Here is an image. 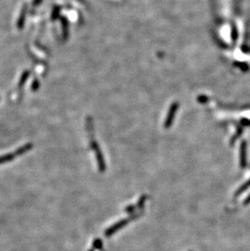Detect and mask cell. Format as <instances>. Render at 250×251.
<instances>
[{"label":"cell","instance_id":"5bb4252c","mask_svg":"<svg viewBox=\"0 0 250 251\" xmlns=\"http://www.w3.org/2000/svg\"><path fill=\"white\" fill-rule=\"evenodd\" d=\"M89 251H95V249H93V248H91V249H89Z\"/></svg>","mask_w":250,"mask_h":251},{"label":"cell","instance_id":"5b68a950","mask_svg":"<svg viewBox=\"0 0 250 251\" xmlns=\"http://www.w3.org/2000/svg\"><path fill=\"white\" fill-rule=\"evenodd\" d=\"M15 158H17V155H16L15 152L8 153V154H5L3 155H1L0 156V164L8 163L10 161L13 160Z\"/></svg>","mask_w":250,"mask_h":251},{"label":"cell","instance_id":"3957f363","mask_svg":"<svg viewBox=\"0 0 250 251\" xmlns=\"http://www.w3.org/2000/svg\"><path fill=\"white\" fill-rule=\"evenodd\" d=\"M246 148H247L246 142L245 141H243L241 144H240V167L242 168L245 167L246 163H247V160H246Z\"/></svg>","mask_w":250,"mask_h":251},{"label":"cell","instance_id":"8fae6325","mask_svg":"<svg viewBox=\"0 0 250 251\" xmlns=\"http://www.w3.org/2000/svg\"><path fill=\"white\" fill-rule=\"evenodd\" d=\"M136 206H133V205H130V206H127V208L125 209V211L127 212V213H129V214H132V213H133L134 212V210H136Z\"/></svg>","mask_w":250,"mask_h":251},{"label":"cell","instance_id":"6da1fadb","mask_svg":"<svg viewBox=\"0 0 250 251\" xmlns=\"http://www.w3.org/2000/svg\"><path fill=\"white\" fill-rule=\"evenodd\" d=\"M141 213H139V214H132V215L130 216V217H128V218H126V219H123V220H121L120 221H119V222L116 223L115 224H113L112 226H111L110 228H108L105 231V233H104V236L106 237H110L111 236H112V235H114L115 233L117 232V231L120 230V229H122V228H124L125 225H127L128 224V223L130 222V221H132L133 220H136V219L139 218L140 216H141Z\"/></svg>","mask_w":250,"mask_h":251},{"label":"cell","instance_id":"4fadbf2b","mask_svg":"<svg viewBox=\"0 0 250 251\" xmlns=\"http://www.w3.org/2000/svg\"><path fill=\"white\" fill-rule=\"evenodd\" d=\"M37 81H35V82H33V86H32V88H33V89H37Z\"/></svg>","mask_w":250,"mask_h":251},{"label":"cell","instance_id":"8992f818","mask_svg":"<svg viewBox=\"0 0 250 251\" xmlns=\"http://www.w3.org/2000/svg\"><path fill=\"white\" fill-rule=\"evenodd\" d=\"M26 9H27L26 6L24 7V8L22 9L21 15H20V17H19L18 21H17V28L20 29H22L23 26H24V24H25V16H26Z\"/></svg>","mask_w":250,"mask_h":251},{"label":"cell","instance_id":"7c38bea8","mask_svg":"<svg viewBox=\"0 0 250 251\" xmlns=\"http://www.w3.org/2000/svg\"><path fill=\"white\" fill-rule=\"evenodd\" d=\"M250 203V195L248 197H247V198L244 201V205H247V204Z\"/></svg>","mask_w":250,"mask_h":251},{"label":"cell","instance_id":"ba28073f","mask_svg":"<svg viewBox=\"0 0 250 251\" xmlns=\"http://www.w3.org/2000/svg\"><path fill=\"white\" fill-rule=\"evenodd\" d=\"M250 187V180L249 181H248L246 183H244V185H242V186H240V188H239V190L236 191V196H239L240 194H241L243 192L245 191L246 190H248V188Z\"/></svg>","mask_w":250,"mask_h":251},{"label":"cell","instance_id":"9c48e42d","mask_svg":"<svg viewBox=\"0 0 250 251\" xmlns=\"http://www.w3.org/2000/svg\"><path fill=\"white\" fill-rule=\"evenodd\" d=\"M148 199V196L146 195V194H144V195H142L140 198V199H139L138 202H137V204H136V207L138 208V209H140V208H142L143 206H144V205H145V202H146V200Z\"/></svg>","mask_w":250,"mask_h":251},{"label":"cell","instance_id":"277c9868","mask_svg":"<svg viewBox=\"0 0 250 251\" xmlns=\"http://www.w3.org/2000/svg\"><path fill=\"white\" fill-rule=\"evenodd\" d=\"M32 148H33V144H31V143H28V144L24 145L23 146L18 148L16 151H14V152L17 157L20 156V155H22V154H25V153L28 152V151H29L30 150H32Z\"/></svg>","mask_w":250,"mask_h":251},{"label":"cell","instance_id":"30bf717a","mask_svg":"<svg viewBox=\"0 0 250 251\" xmlns=\"http://www.w3.org/2000/svg\"><path fill=\"white\" fill-rule=\"evenodd\" d=\"M102 245H103V244H102V241H101V239L97 238L93 241L92 248H93V249H98V250H101V249H102Z\"/></svg>","mask_w":250,"mask_h":251},{"label":"cell","instance_id":"7a4b0ae2","mask_svg":"<svg viewBox=\"0 0 250 251\" xmlns=\"http://www.w3.org/2000/svg\"><path fill=\"white\" fill-rule=\"evenodd\" d=\"M93 149L95 151L96 154V159L97 161V165H98V170L101 172H104L106 169V166L105 161H104V158L102 156V154L101 153L100 150L98 149V146L96 144L95 142L93 143Z\"/></svg>","mask_w":250,"mask_h":251},{"label":"cell","instance_id":"52a82bcc","mask_svg":"<svg viewBox=\"0 0 250 251\" xmlns=\"http://www.w3.org/2000/svg\"><path fill=\"white\" fill-rule=\"evenodd\" d=\"M29 71H25V72H24V73H23L22 76H21V79L19 80V88H21V87H22L23 85H24L25 81H26L27 79L29 78Z\"/></svg>","mask_w":250,"mask_h":251}]
</instances>
